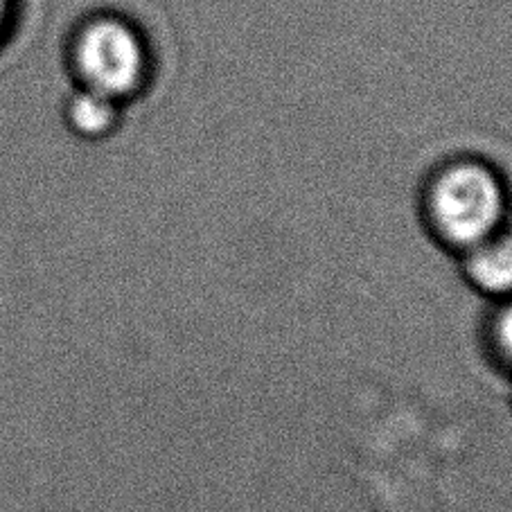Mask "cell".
Masks as SVG:
<instances>
[{
  "mask_svg": "<svg viewBox=\"0 0 512 512\" xmlns=\"http://www.w3.org/2000/svg\"><path fill=\"white\" fill-rule=\"evenodd\" d=\"M422 210L431 235L463 253L506 228L510 190L492 163L461 156L431 174Z\"/></svg>",
  "mask_w": 512,
  "mask_h": 512,
  "instance_id": "cell-1",
  "label": "cell"
},
{
  "mask_svg": "<svg viewBox=\"0 0 512 512\" xmlns=\"http://www.w3.org/2000/svg\"><path fill=\"white\" fill-rule=\"evenodd\" d=\"M68 66L79 88L127 104L152 77V50L134 21L120 14H95L70 37Z\"/></svg>",
  "mask_w": 512,
  "mask_h": 512,
  "instance_id": "cell-2",
  "label": "cell"
},
{
  "mask_svg": "<svg viewBox=\"0 0 512 512\" xmlns=\"http://www.w3.org/2000/svg\"><path fill=\"white\" fill-rule=\"evenodd\" d=\"M463 269L470 285L483 296L499 300L512 298V233L488 237L463 251Z\"/></svg>",
  "mask_w": 512,
  "mask_h": 512,
  "instance_id": "cell-3",
  "label": "cell"
},
{
  "mask_svg": "<svg viewBox=\"0 0 512 512\" xmlns=\"http://www.w3.org/2000/svg\"><path fill=\"white\" fill-rule=\"evenodd\" d=\"M122 104L88 88H75L68 95L64 118L75 136L86 140L107 138L120 125Z\"/></svg>",
  "mask_w": 512,
  "mask_h": 512,
  "instance_id": "cell-4",
  "label": "cell"
},
{
  "mask_svg": "<svg viewBox=\"0 0 512 512\" xmlns=\"http://www.w3.org/2000/svg\"><path fill=\"white\" fill-rule=\"evenodd\" d=\"M488 348L503 368L512 370V298L499 300L488 321Z\"/></svg>",
  "mask_w": 512,
  "mask_h": 512,
  "instance_id": "cell-5",
  "label": "cell"
},
{
  "mask_svg": "<svg viewBox=\"0 0 512 512\" xmlns=\"http://www.w3.org/2000/svg\"><path fill=\"white\" fill-rule=\"evenodd\" d=\"M19 12V0H0V46L10 39Z\"/></svg>",
  "mask_w": 512,
  "mask_h": 512,
  "instance_id": "cell-6",
  "label": "cell"
}]
</instances>
